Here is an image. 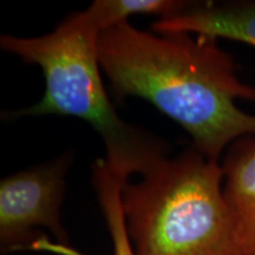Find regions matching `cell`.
Wrapping results in <instances>:
<instances>
[{"label": "cell", "mask_w": 255, "mask_h": 255, "mask_svg": "<svg viewBox=\"0 0 255 255\" xmlns=\"http://www.w3.org/2000/svg\"><path fill=\"white\" fill-rule=\"evenodd\" d=\"M218 39L188 32H149L130 23L102 31L97 55L117 100L142 98L186 130L210 161L238 139L255 136V114L237 102L255 101L233 57Z\"/></svg>", "instance_id": "1"}, {"label": "cell", "mask_w": 255, "mask_h": 255, "mask_svg": "<svg viewBox=\"0 0 255 255\" xmlns=\"http://www.w3.org/2000/svg\"><path fill=\"white\" fill-rule=\"evenodd\" d=\"M101 31L87 11L70 14L39 37L2 34L0 46L26 64L39 66L45 81L43 97L31 107L2 114L6 120L75 117L101 137L110 170L128 181L142 176L168 157L170 145L148 130L124 121L110 101L97 55Z\"/></svg>", "instance_id": "2"}, {"label": "cell", "mask_w": 255, "mask_h": 255, "mask_svg": "<svg viewBox=\"0 0 255 255\" xmlns=\"http://www.w3.org/2000/svg\"><path fill=\"white\" fill-rule=\"evenodd\" d=\"M121 199L135 255H244L221 163L194 146L124 181Z\"/></svg>", "instance_id": "3"}, {"label": "cell", "mask_w": 255, "mask_h": 255, "mask_svg": "<svg viewBox=\"0 0 255 255\" xmlns=\"http://www.w3.org/2000/svg\"><path fill=\"white\" fill-rule=\"evenodd\" d=\"M71 151L5 176L0 182V251L82 255L62 222Z\"/></svg>", "instance_id": "4"}, {"label": "cell", "mask_w": 255, "mask_h": 255, "mask_svg": "<svg viewBox=\"0 0 255 255\" xmlns=\"http://www.w3.org/2000/svg\"><path fill=\"white\" fill-rule=\"evenodd\" d=\"M154 32H188L255 46V0L193 2L151 25Z\"/></svg>", "instance_id": "5"}, {"label": "cell", "mask_w": 255, "mask_h": 255, "mask_svg": "<svg viewBox=\"0 0 255 255\" xmlns=\"http://www.w3.org/2000/svg\"><path fill=\"white\" fill-rule=\"evenodd\" d=\"M223 193L244 255H255V136L238 139L221 158Z\"/></svg>", "instance_id": "6"}, {"label": "cell", "mask_w": 255, "mask_h": 255, "mask_svg": "<svg viewBox=\"0 0 255 255\" xmlns=\"http://www.w3.org/2000/svg\"><path fill=\"white\" fill-rule=\"evenodd\" d=\"M91 181L107 222L114 255H135L128 237L121 190L124 181L110 170L104 158H97L91 167Z\"/></svg>", "instance_id": "7"}, {"label": "cell", "mask_w": 255, "mask_h": 255, "mask_svg": "<svg viewBox=\"0 0 255 255\" xmlns=\"http://www.w3.org/2000/svg\"><path fill=\"white\" fill-rule=\"evenodd\" d=\"M189 2L183 0H95L85 11L102 32L129 23V19L135 15L167 18L187 7Z\"/></svg>", "instance_id": "8"}]
</instances>
